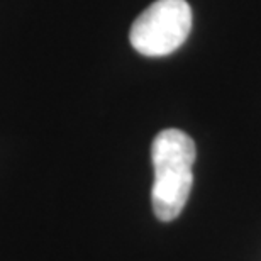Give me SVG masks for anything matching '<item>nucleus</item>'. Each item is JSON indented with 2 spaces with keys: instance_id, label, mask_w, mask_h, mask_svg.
Returning a JSON list of instances; mask_svg holds the SVG:
<instances>
[{
  "instance_id": "obj_1",
  "label": "nucleus",
  "mask_w": 261,
  "mask_h": 261,
  "mask_svg": "<svg viewBox=\"0 0 261 261\" xmlns=\"http://www.w3.org/2000/svg\"><path fill=\"white\" fill-rule=\"evenodd\" d=\"M195 143L180 129H165L156 136L151 146L154 166V184L151 202L156 217L163 222L176 219L189 200L194 185Z\"/></svg>"
},
{
  "instance_id": "obj_2",
  "label": "nucleus",
  "mask_w": 261,
  "mask_h": 261,
  "mask_svg": "<svg viewBox=\"0 0 261 261\" xmlns=\"http://www.w3.org/2000/svg\"><path fill=\"white\" fill-rule=\"evenodd\" d=\"M192 31L187 0H156L133 22L129 39L144 56H166L185 43Z\"/></svg>"
}]
</instances>
